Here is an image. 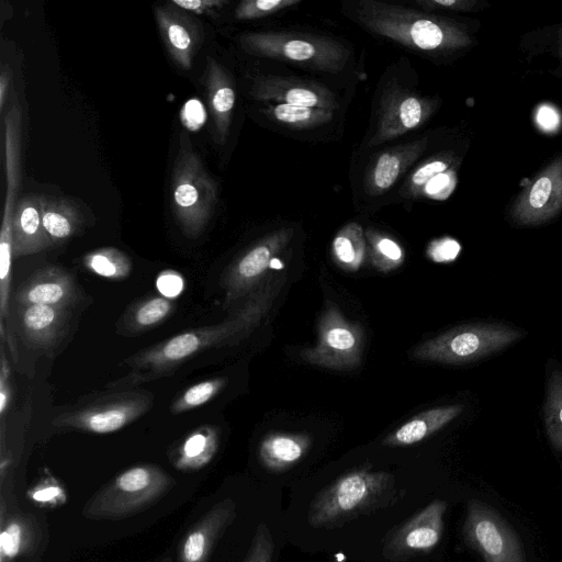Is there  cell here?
<instances>
[{"instance_id": "6da1fadb", "label": "cell", "mask_w": 562, "mask_h": 562, "mask_svg": "<svg viewBox=\"0 0 562 562\" xmlns=\"http://www.w3.org/2000/svg\"><path fill=\"white\" fill-rule=\"evenodd\" d=\"M281 282L273 278L263 281L243 304L223 323L191 329L148 347L125 360L135 372L111 383V387L131 386L167 374L200 352L246 338L272 306Z\"/></svg>"}, {"instance_id": "7a4b0ae2", "label": "cell", "mask_w": 562, "mask_h": 562, "mask_svg": "<svg viewBox=\"0 0 562 562\" xmlns=\"http://www.w3.org/2000/svg\"><path fill=\"white\" fill-rule=\"evenodd\" d=\"M348 14L372 34L414 50L445 53L471 42L450 20L393 3L360 0L352 4Z\"/></svg>"}, {"instance_id": "3957f363", "label": "cell", "mask_w": 562, "mask_h": 562, "mask_svg": "<svg viewBox=\"0 0 562 562\" xmlns=\"http://www.w3.org/2000/svg\"><path fill=\"white\" fill-rule=\"evenodd\" d=\"M398 498L394 475L366 464L353 469L319 491L310 504L313 528L331 529L392 505Z\"/></svg>"}, {"instance_id": "277c9868", "label": "cell", "mask_w": 562, "mask_h": 562, "mask_svg": "<svg viewBox=\"0 0 562 562\" xmlns=\"http://www.w3.org/2000/svg\"><path fill=\"white\" fill-rule=\"evenodd\" d=\"M175 485L160 467H132L101 487L83 506L82 515L91 520H120L147 509Z\"/></svg>"}, {"instance_id": "5b68a950", "label": "cell", "mask_w": 562, "mask_h": 562, "mask_svg": "<svg viewBox=\"0 0 562 562\" xmlns=\"http://www.w3.org/2000/svg\"><path fill=\"white\" fill-rule=\"evenodd\" d=\"M217 186L195 153L190 136L182 132L171 178V205L183 234L198 236L212 217Z\"/></svg>"}, {"instance_id": "8992f818", "label": "cell", "mask_w": 562, "mask_h": 562, "mask_svg": "<svg viewBox=\"0 0 562 562\" xmlns=\"http://www.w3.org/2000/svg\"><path fill=\"white\" fill-rule=\"evenodd\" d=\"M240 45L248 54L258 57L334 75L345 68L350 56L349 49L334 38L283 31L245 33L240 36Z\"/></svg>"}, {"instance_id": "52a82bcc", "label": "cell", "mask_w": 562, "mask_h": 562, "mask_svg": "<svg viewBox=\"0 0 562 562\" xmlns=\"http://www.w3.org/2000/svg\"><path fill=\"white\" fill-rule=\"evenodd\" d=\"M520 329L503 324H467L423 341L413 357L423 361L462 364L497 352L522 337Z\"/></svg>"}, {"instance_id": "ba28073f", "label": "cell", "mask_w": 562, "mask_h": 562, "mask_svg": "<svg viewBox=\"0 0 562 562\" xmlns=\"http://www.w3.org/2000/svg\"><path fill=\"white\" fill-rule=\"evenodd\" d=\"M363 345L362 327L347 319L333 302H327L318 321L316 344L301 349L300 357L318 367L352 370L361 363Z\"/></svg>"}, {"instance_id": "9c48e42d", "label": "cell", "mask_w": 562, "mask_h": 562, "mask_svg": "<svg viewBox=\"0 0 562 562\" xmlns=\"http://www.w3.org/2000/svg\"><path fill=\"white\" fill-rule=\"evenodd\" d=\"M153 405L148 392H119L60 414L54 425L92 434H110L139 418Z\"/></svg>"}, {"instance_id": "30bf717a", "label": "cell", "mask_w": 562, "mask_h": 562, "mask_svg": "<svg viewBox=\"0 0 562 562\" xmlns=\"http://www.w3.org/2000/svg\"><path fill=\"white\" fill-rule=\"evenodd\" d=\"M463 536L484 562H526L521 542L512 526L479 499L468 503Z\"/></svg>"}, {"instance_id": "8fae6325", "label": "cell", "mask_w": 562, "mask_h": 562, "mask_svg": "<svg viewBox=\"0 0 562 562\" xmlns=\"http://www.w3.org/2000/svg\"><path fill=\"white\" fill-rule=\"evenodd\" d=\"M293 235L292 227L273 231L232 262L222 281L225 307L251 294L263 282L272 260L288 246Z\"/></svg>"}, {"instance_id": "7c38bea8", "label": "cell", "mask_w": 562, "mask_h": 562, "mask_svg": "<svg viewBox=\"0 0 562 562\" xmlns=\"http://www.w3.org/2000/svg\"><path fill=\"white\" fill-rule=\"evenodd\" d=\"M447 503L434 499L392 531L384 541L382 554L391 561H407L429 554L443 533Z\"/></svg>"}, {"instance_id": "4fadbf2b", "label": "cell", "mask_w": 562, "mask_h": 562, "mask_svg": "<svg viewBox=\"0 0 562 562\" xmlns=\"http://www.w3.org/2000/svg\"><path fill=\"white\" fill-rule=\"evenodd\" d=\"M435 110V101L406 90H393L381 100L374 134L369 146L392 140L424 124Z\"/></svg>"}, {"instance_id": "5bb4252c", "label": "cell", "mask_w": 562, "mask_h": 562, "mask_svg": "<svg viewBox=\"0 0 562 562\" xmlns=\"http://www.w3.org/2000/svg\"><path fill=\"white\" fill-rule=\"evenodd\" d=\"M250 94L259 101L276 102L337 111V95L326 86L315 81L283 77L278 75H260L254 78Z\"/></svg>"}, {"instance_id": "9a60e30c", "label": "cell", "mask_w": 562, "mask_h": 562, "mask_svg": "<svg viewBox=\"0 0 562 562\" xmlns=\"http://www.w3.org/2000/svg\"><path fill=\"white\" fill-rule=\"evenodd\" d=\"M562 207V158L554 160L522 192L513 209L520 224H539Z\"/></svg>"}, {"instance_id": "2e32d148", "label": "cell", "mask_w": 562, "mask_h": 562, "mask_svg": "<svg viewBox=\"0 0 562 562\" xmlns=\"http://www.w3.org/2000/svg\"><path fill=\"white\" fill-rule=\"evenodd\" d=\"M236 516L234 499L224 498L214 504L182 538L179 562H207L216 543Z\"/></svg>"}, {"instance_id": "e0dca14e", "label": "cell", "mask_w": 562, "mask_h": 562, "mask_svg": "<svg viewBox=\"0 0 562 562\" xmlns=\"http://www.w3.org/2000/svg\"><path fill=\"white\" fill-rule=\"evenodd\" d=\"M46 199L30 195L19 201L12 216L13 256L43 251L52 245L43 225Z\"/></svg>"}, {"instance_id": "ac0fdd59", "label": "cell", "mask_w": 562, "mask_h": 562, "mask_svg": "<svg viewBox=\"0 0 562 562\" xmlns=\"http://www.w3.org/2000/svg\"><path fill=\"white\" fill-rule=\"evenodd\" d=\"M77 299V289L71 276L58 267L37 271L19 290L16 302L23 307L33 304L67 308Z\"/></svg>"}, {"instance_id": "d6986e66", "label": "cell", "mask_w": 562, "mask_h": 562, "mask_svg": "<svg viewBox=\"0 0 562 562\" xmlns=\"http://www.w3.org/2000/svg\"><path fill=\"white\" fill-rule=\"evenodd\" d=\"M426 139H415L380 153L370 164L364 179L366 192L380 195L386 192L406 169L422 156Z\"/></svg>"}, {"instance_id": "ffe728a7", "label": "cell", "mask_w": 562, "mask_h": 562, "mask_svg": "<svg viewBox=\"0 0 562 562\" xmlns=\"http://www.w3.org/2000/svg\"><path fill=\"white\" fill-rule=\"evenodd\" d=\"M205 87L216 139L224 143L229 131L236 94L226 69L211 57H207L206 63Z\"/></svg>"}, {"instance_id": "44dd1931", "label": "cell", "mask_w": 562, "mask_h": 562, "mask_svg": "<svg viewBox=\"0 0 562 562\" xmlns=\"http://www.w3.org/2000/svg\"><path fill=\"white\" fill-rule=\"evenodd\" d=\"M67 323V308L33 304L22 307L21 333L33 347L48 348L61 337Z\"/></svg>"}, {"instance_id": "7402d4cb", "label": "cell", "mask_w": 562, "mask_h": 562, "mask_svg": "<svg viewBox=\"0 0 562 562\" xmlns=\"http://www.w3.org/2000/svg\"><path fill=\"white\" fill-rule=\"evenodd\" d=\"M156 18L160 33L173 60L190 69L199 43L196 27L180 13L158 7Z\"/></svg>"}, {"instance_id": "603a6c76", "label": "cell", "mask_w": 562, "mask_h": 562, "mask_svg": "<svg viewBox=\"0 0 562 562\" xmlns=\"http://www.w3.org/2000/svg\"><path fill=\"white\" fill-rule=\"evenodd\" d=\"M312 441L307 434L271 432L261 440L258 458L267 470L282 472L306 456Z\"/></svg>"}, {"instance_id": "cb8c5ba5", "label": "cell", "mask_w": 562, "mask_h": 562, "mask_svg": "<svg viewBox=\"0 0 562 562\" xmlns=\"http://www.w3.org/2000/svg\"><path fill=\"white\" fill-rule=\"evenodd\" d=\"M463 408V405L456 404L424 411L387 435L382 445L401 447L419 442L457 418Z\"/></svg>"}, {"instance_id": "d4e9b609", "label": "cell", "mask_w": 562, "mask_h": 562, "mask_svg": "<svg viewBox=\"0 0 562 562\" xmlns=\"http://www.w3.org/2000/svg\"><path fill=\"white\" fill-rule=\"evenodd\" d=\"M0 557L8 562L19 555H26L37 541L38 526L33 516L8 514L1 510Z\"/></svg>"}, {"instance_id": "484cf974", "label": "cell", "mask_w": 562, "mask_h": 562, "mask_svg": "<svg viewBox=\"0 0 562 562\" xmlns=\"http://www.w3.org/2000/svg\"><path fill=\"white\" fill-rule=\"evenodd\" d=\"M218 448V435L213 427L192 432L177 450L173 464L180 470H198L206 465Z\"/></svg>"}, {"instance_id": "4316f807", "label": "cell", "mask_w": 562, "mask_h": 562, "mask_svg": "<svg viewBox=\"0 0 562 562\" xmlns=\"http://www.w3.org/2000/svg\"><path fill=\"white\" fill-rule=\"evenodd\" d=\"M333 255L337 265L347 271H357L366 256V240L361 226L349 223L333 240Z\"/></svg>"}, {"instance_id": "83f0119b", "label": "cell", "mask_w": 562, "mask_h": 562, "mask_svg": "<svg viewBox=\"0 0 562 562\" xmlns=\"http://www.w3.org/2000/svg\"><path fill=\"white\" fill-rule=\"evenodd\" d=\"M261 112L276 122L299 130L327 124L335 115L334 111L326 109L276 103L262 109Z\"/></svg>"}, {"instance_id": "f1b7e54d", "label": "cell", "mask_w": 562, "mask_h": 562, "mask_svg": "<svg viewBox=\"0 0 562 562\" xmlns=\"http://www.w3.org/2000/svg\"><path fill=\"white\" fill-rule=\"evenodd\" d=\"M43 225L52 245H54L75 234L79 227V214L66 201L46 200Z\"/></svg>"}, {"instance_id": "f546056e", "label": "cell", "mask_w": 562, "mask_h": 562, "mask_svg": "<svg viewBox=\"0 0 562 562\" xmlns=\"http://www.w3.org/2000/svg\"><path fill=\"white\" fill-rule=\"evenodd\" d=\"M543 423L551 445L562 452V372L560 370H553L548 380Z\"/></svg>"}, {"instance_id": "4dcf8cb0", "label": "cell", "mask_w": 562, "mask_h": 562, "mask_svg": "<svg viewBox=\"0 0 562 562\" xmlns=\"http://www.w3.org/2000/svg\"><path fill=\"white\" fill-rule=\"evenodd\" d=\"M83 263L95 274L108 279L126 278L132 270L130 258L116 248H100L87 254Z\"/></svg>"}, {"instance_id": "1f68e13d", "label": "cell", "mask_w": 562, "mask_h": 562, "mask_svg": "<svg viewBox=\"0 0 562 562\" xmlns=\"http://www.w3.org/2000/svg\"><path fill=\"white\" fill-rule=\"evenodd\" d=\"M172 311V303L162 296L146 299L135 305L125 317L130 331L139 333L161 323Z\"/></svg>"}, {"instance_id": "d6a6232c", "label": "cell", "mask_w": 562, "mask_h": 562, "mask_svg": "<svg viewBox=\"0 0 562 562\" xmlns=\"http://www.w3.org/2000/svg\"><path fill=\"white\" fill-rule=\"evenodd\" d=\"M366 235L369 243L371 262L375 269L387 272L402 265L405 255L396 240L372 229L367 231Z\"/></svg>"}, {"instance_id": "836d02e7", "label": "cell", "mask_w": 562, "mask_h": 562, "mask_svg": "<svg viewBox=\"0 0 562 562\" xmlns=\"http://www.w3.org/2000/svg\"><path fill=\"white\" fill-rule=\"evenodd\" d=\"M225 384V378H214L190 386L172 403L171 413H184L205 404L220 393Z\"/></svg>"}, {"instance_id": "e575fe53", "label": "cell", "mask_w": 562, "mask_h": 562, "mask_svg": "<svg viewBox=\"0 0 562 562\" xmlns=\"http://www.w3.org/2000/svg\"><path fill=\"white\" fill-rule=\"evenodd\" d=\"M301 0H245L238 4L235 16L238 20H255L291 8Z\"/></svg>"}, {"instance_id": "d590c367", "label": "cell", "mask_w": 562, "mask_h": 562, "mask_svg": "<svg viewBox=\"0 0 562 562\" xmlns=\"http://www.w3.org/2000/svg\"><path fill=\"white\" fill-rule=\"evenodd\" d=\"M449 164L445 159H430L413 171L404 184V193L408 196L419 195L426 184L436 176L445 172Z\"/></svg>"}, {"instance_id": "8d00e7d4", "label": "cell", "mask_w": 562, "mask_h": 562, "mask_svg": "<svg viewBox=\"0 0 562 562\" xmlns=\"http://www.w3.org/2000/svg\"><path fill=\"white\" fill-rule=\"evenodd\" d=\"M274 543L269 526L260 522L255 531L244 562H272Z\"/></svg>"}, {"instance_id": "74e56055", "label": "cell", "mask_w": 562, "mask_h": 562, "mask_svg": "<svg viewBox=\"0 0 562 562\" xmlns=\"http://www.w3.org/2000/svg\"><path fill=\"white\" fill-rule=\"evenodd\" d=\"M29 496L35 503L50 506L61 504L66 498L61 485L52 476L43 479Z\"/></svg>"}, {"instance_id": "f35d334b", "label": "cell", "mask_w": 562, "mask_h": 562, "mask_svg": "<svg viewBox=\"0 0 562 562\" xmlns=\"http://www.w3.org/2000/svg\"><path fill=\"white\" fill-rule=\"evenodd\" d=\"M460 251V245L451 238L434 240L428 249V257L436 262H448L454 260Z\"/></svg>"}, {"instance_id": "ab89813d", "label": "cell", "mask_w": 562, "mask_h": 562, "mask_svg": "<svg viewBox=\"0 0 562 562\" xmlns=\"http://www.w3.org/2000/svg\"><path fill=\"white\" fill-rule=\"evenodd\" d=\"M157 290L162 294L164 296L168 297H176L178 296L184 286V282L182 277L171 270L164 271L159 274L157 278Z\"/></svg>"}, {"instance_id": "60d3db41", "label": "cell", "mask_w": 562, "mask_h": 562, "mask_svg": "<svg viewBox=\"0 0 562 562\" xmlns=\"http://www.w3.org/2000/svg\"><path fill=\"white\" fill-rule=\"evenodd\" d=\"M181 119L183 124L191 131L198 130L203 125L205 111L198 100H190L182 109Z\"/></svg>"}, {"instance_id": "b9f144b4", "label": "cell", "mask_w": 562, "mask_h": 562, "mask_svg": "<svg viewBox=\"0 0 562 562\" xmlns=\"http://www.w3.org/2000/svg\"><path fill=\"white\" fill-rule=\"evenodd\" d=\"M11 400V384H10V367L5 358L4 351L1 348V369H0V415L3 420L4 412L8 408Z\"/></svg>"}, {"instance_id": "7bdbcfd3", "label": "cell", "mask_w": 562, "mask_h": 562, "mask_svg": "<svg viewBox=\"0 0 562 562\" xmlns=\"http://www.w3.org/2000/svg\"><path fill=\"white\" fill-rule=\"evenodd\" d=\"M453 187L450 173H440L432 178L424 188L423 192L434 199L446 198Z\"/></svg>"}, {"instance_id": "ee69618b", "label": "cell", "mask_w": 562, "mask_h": 562, "mask_svg": "<svg viewBox=\"0 0 562 562\" xmlns=\"http://www.w3.org/2000/svg\"><path fill=\"white\" fill-rule=\"evenodd\" d=\"M172 3L183 10L205 14L214 9L221 8L226 2L221 0H173Z\"/></svg>"}, {"instance_id": "f6af8a7d", "label": "cell", "mask_w": 562, "mask_h": 562, "mask_svg": "<svg viewBox=\"0 0 562 562\" xmlns=\"http://www.w3.org/2000/svg\"><path fill=\"white\" fill-rule=\"evenodd\" d=\"M415 3L424 10H469L473 4L468 0H417Z\"/></svg>"}, {"instance_id": "bcb514c9", "label": "cell", "mask_w": 562, "mask_h": 562, "mask_svg": "<svg viewBox=\"0 0 562 562\" xmlns=\"http://www.w3.org/2000/svg\"><path fill=\"white\" fill-rule=\"evenodd\" d=\"M537 121L542 128L552 131L559 124V115L553 108L543 105L537 113Z\"/></svg>"}, {"instance_id": "7dc6e473", "label": "cell", "mask_w": 562, "mask_h": 562, "mask_svg": "<svg viewBox=\"0 0 562 562\" xmlns=\"http://www.w3.org/2000/svg\"><path fill=\"white\" fill-rule=\"evenodd\" d=\"M9 87V72L2 70L0 76V108L2 110L5 99V92Z\"/></svg>"}, {"instance_id": "c3c4849f", "label": "cell", "mask_w": 562, "mask_h": 562, "mask_svg": "<svg viewBox=\"0 0 562 562\" xmlns=\"http://www.w3.org/2000/svg\"><path fill=\"white\" fill-rule=\"evenodd\" d=\"M161 562H171V559L167 558V559L162 560Z\"/></svg>"}]
</instances>
